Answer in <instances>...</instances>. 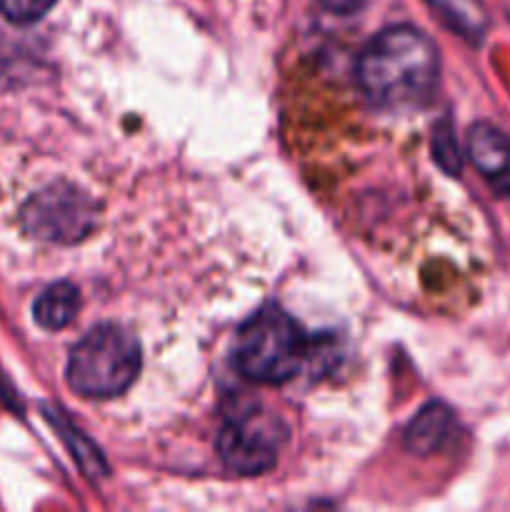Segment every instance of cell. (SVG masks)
<instances>
[{
	"mask_svg": "<svg viewBox=\"0 0 510 512\" xmlns=\"http://www.w3.org/2000/svg\"><path fill=\"white\" fill-rule=\"evenodd\" d=\"M433 155L438 160V165L443 170H448L450 175H455L460 170V153H458V143H455L453 128H450L448 120L435 128L433 135Z\"/></svg>",
	"mask_w": 510,
	"mask_h": 512,
	"instance_id": "9",
	"label": "cell"
},
{
	"mask_svg": "<svg viewBox=\"0 0 510 512\" xmlns=\"http://www.w3.org/2000/svg\"><path fill=\"white\" fill-rule=\"evenodd\" d=\"M468 155L498 195H510V140L490 123H475L468 133Z\"/></svg>",
	"mask_w": 510,
	"mask_h": 512,
	"instance_id": "6",
	"label": "cell"
},
{
	"mask_svg": "<svg viewBox=\"0 0 510 512\" xmlns=\"http://www.w3.org/2000/svg\"><path fill=\"white\" fill-rule=\"evenodd\" d=\"M140 370V345L120 325H95L73 348L68 383L83 398H115L135 383Z\"/></svg>",
	"mask_w": 510,
	"mask_h": 512,
	"instance_id": "3",
	"label": "cell"
},
{
	"mask_svg": "<svg viewBox=\"0 0 510 512\" xmlns=\"http://www.w3.org/2000/svg\"><path fill=\"white\" fill-rule=\"evenodd\" d=\"M308 355L303 328L280 308L255 313L235 338V365L253 383L280 385L293 378Z\"/></svg>",
	"mask_w": 510,
	"mask_h": 512,
	"instance_id": "2",
	"label": "cell"
},
{
	"mask_svg": "<svg viewBox=\"0 0 510 512\" xmlns=\"http://www.w3.org/2000/svg\"><path fill=\"white\" fill-rule=\"evenodd\" d=\"M98 205L70 183H53L35 193L20 210V223L35 240L73 245L95 228Z\"/></svg>",
	"mask_w": 510,
	"mask_h": 512,
	"instance_id": "4",
	"label": "cell"
},
{
	"mask_svg": "<svg viewBox=\"0 0 510 512\" xmlns=\"http://www.w3.org/2000/svg\"><path fill=\"white\" fill-rule=\"evenodd\" d=\"M325 10L330 13H338V15H350V13H358L368 0H318Z\"/></svg>",
	"mask_w": 510,
	"mask_h": 512,
	"instance_id": "11",
	"label": "cell"
},
{
	"mask_svg": "<svg viewBox=\"0 0 510 512\" xmlns=\"http://www.w3.org/2000/svg\"><path fill=\"white\" fill-rule=\"evenodd\" d=\"M80 308V293L73 283L60 280V283L48 285L35 300V323L45 330H60L75 318Z\"/></svg>",
	"mask_w": 510,
	"mask_h": 512,
	"instance_id": "8",
	"label": "cell"
},
{
	"mask_svg": "<svg viewBox=\"0 0 510 512\" xmlns=\"http://www.w3.org/2000/svg\"><path fill=\"white\" fill-rule=\"evenodd\" d=\"M355 73L363 93L380 108H420L438 85L440 55L423 30L395 25L365 45Z\"/></svg>",
	"mask_w": 510,
	"mask_h": 512,
	"instance_id": "1",
	"label": "cell"
},
{
	"mask_svg": "<svg viewBox=\"0 0 510 512\" xmlns=\"http://www.w3.org/2000/svg\"><path fill=\"white\" fill-rule=\"evenodd\" d=\"M285 438L288 430L278 415L258 408L238 410L220 428L218 453L230 473L260 475L278 463Z\"/></svg>",
	"mask_w": 510,
	"mask_h": 512,
	"instance_id": "5",
	"label": "cell"
},
{
	"mask_svg": "<svg viewBox=\"0 0 510 512\" xmlns=\"http://www.w3.org/2000/svg\"><path fill=\"white\" fill-rule=\"evenodd\" d=\"M53 5L55 0H0V13L13 23L25 25L43 18Z\"/></svg>",
	"mask_w": 510,
	"mask_h": 512,
	"instance_id": "10",
	"label": "cell"
},
{
	"mask_svg": "<svg viewBox=\"0 0 510 512\" xmlns=\"http://www.w3.org/2000/svg\"><path fill=\"white\" fill-rule=\"evenodd\" d=\"M453 413L445 408L443 403H430L415 415L413 423L408 425L405 433V445L410 453L430 455L448 440L450 430H453Z\"/></svg>",
	"mask_w": 510,
	"mask_h": 512,
	"instance_id": "7",
	"label": "cell"
}]
</instances>
